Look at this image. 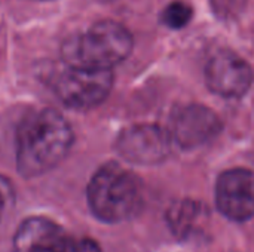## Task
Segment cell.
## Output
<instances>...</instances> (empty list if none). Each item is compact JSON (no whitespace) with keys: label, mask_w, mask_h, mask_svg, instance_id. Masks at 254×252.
<instances>
[{"label":"cell","mask_w":254,"mask_h":252,"mask_svg":"<svg viewBox=\"0 0 254 252\" xmlns=\"http://www.w3.org/2000/svg\"><path fill=\"white\" fill-rule=\"evenodd\" d=\"M173 138L158 125H132L121 132L116 140L118 153L131 163L155 165L162 162L171 150Z\"/></svg>","instance_id":"cell-5"},{"label":"cell","mask_w":254,"mask_h":252,"mask_svg":"<svg viewBox=\"0 0 254 252\" xmlns=\"http://www.w3.org/2000/svg\"><path fill=\"white\" fill-rule=\"evenodd\" d=\"M57 252H101L97 242L86 239V238H79V239H70L65 238L64 242L60 245Z\"/></svg>","instance_id":"cell-13"},{"label":"cell","mask_w":254,"mask_h":252,"mask_svg":"<svg viewBox=\"0 0 254 252\" xmlns=\"http://www.w3.org/2000/svg\"><path fill=\"white\" fill-rule=\"evenodd\" d=\"M222 131L220 117L201 104L185 105L171 119L170 135L183 149H195L217 137Z\"/></svg>","instance_id":"cell-8"},{"label":"cell","mask_w":254,"mask_h":252,"mask_svg":"<svg viewBox=\"0 0 254 252\" xmlns=\"http://www.w3.org/2000/svg\"><path fill=\"white\" fill-rule=\"evenodd\" d=\"M86 198L92 214L104 223H122L143 206V186L119 163L103 165L91 178Z\"/></svg>","instance_id":"cell-3"},{"label":"cell","mask_w":254,"mask_h":252,"mask_svg":"<svg viewBox=\"0 0 254 252\" xmlns=\"http://www.w3.org/2000/svg\"><path fill=\"white\" fill-rule=\"evenodd\" d=\"M216 203L229 220L247 221L254 217V172L246 168L225 171L216 184Z\"/></svg>","instance_id":"cell-6"},{"label":"cell","mask_w":254,"mask_h":252,"mask_svg":"<svg viewBox=\"0 0 254 252\" xmlns=\"http://www.w3.org/2000/svg\"><path fill=\"white\" fill-rule=\"evenodd\" d=\"M132 45V36L127 27L104 19L79 34L70 36L61 46V56L65 65L112 70L128 58Z\"/></svg>","instance_id":"cell-2"},{"label":"cell","mask_w":254,"mask_h":252,"mask_svg":"<svg viewBox=\"0 0 254 252\" xmlns=\"http://www.w3.org/2000/svg\"><path fill=\"white\" fill-rule=\"evenodd\" d=\"M193 16V9L190 7V4L185 3V1H173L170 3L161 13V21L162 24H165L168 28L173 30H179L186 27L190 19Z\"/></svg>","instance_id":"cell-11"},{"label":"cell","mask_w":254,"mask_h":252,"mask_svg":"<svg viewBox=\"0 0 254 252\" xmlns=\"http://www.w3.org/2000/svg\"><path fill=\"white\" fill-rule=\"evenodd\" d=\"M73 146V131L65 117L40 108L28 113L16 129V168L25 178L46 174L64 160Z\"/></svg>","instance_id":"cell-1"},{"label":"cell","mask_w":254,"mask_h":252,"mask_svg":"<svg viewBox=\"0 0 254 252\" xmlns=\"http://www.w3.org/2000/svg\"><path fill=\"white\" fill-rule=\"evenodd\" d=\"M207 86L225 98L243 97L253 83V70L246 59L231 50L216 52L205 67Z\"/></svg>","instance_id":"cell-7"},{"label":"cell","mask_w":254,"mask_h":252,"mask_svg":"<svg viewBox=\"0 0 254 252\" xmlns=\"http://www.w3.org/2000/svg\"><path fill=\"white\" fill-rule=\"evenodd\" d=\"M51 86L64 105L74 110H89L107 98L113 86V74L112 70L65 65Z\"/></svg>","instance_id":"cell-4"},{"label":"cell","mask_w":254,"mask_h":252,"mask_svg":"<svg viewBox=\"0 0 254 252\" xmlns=\"http://www.w3.org/2000/svg\"><path fill=\"white\" fill-rule=\"evenodd\" d=\"M67 236L49 218L30 217L24 220L13 236V252H57Z\"/></svg>","instance_id":"cell-9"},{"label":"cell","mask_w":254,"mask_h":252,"mask_svg":"<svg viewBox=\"0 0 254 252\" xmlns=\"http://www.w3.org/2000/svg\"><path fill=\"white\" fill-rule=\"evenodd\" d=\"M249 0H210L213 12L223 21L237 19L246 9Z\"/></svg>","instance_id":"cell-12"},{"label":"cell","mask_w":254,"mask_h":252,"mask_svg":"<svg viewBox=\"0 0 254 252\" xmlns=\"http://www.w3.org/2000/svg\"><path fill=\"white\" fill-rule=\"evenodd\" d=\"M13 199H15V192L12 183L6 177L0 175V223L6 215V212L10 209Z\"/></svg>","instance_id":"cell-14"},{"label":"cell","mask_w":254,"mask_h":252,"mask_svg":"<svg viewBox=\"0 0 254 252\" xmlns=\"http://www.w3.org/2000/svg\"><path fill=\"white\" fill-rule=\"evenodd\" d=\"M202 208L198 202L183 201L170 209V224L174 232L188 235L201 220Z\"/></svg>","instance_id":"cell-10"}]
</instances>
